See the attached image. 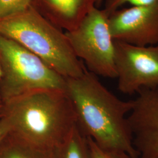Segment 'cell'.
<instances>
[{
    "label": "cell",
    "mask_w": 158,
    "mask_h": 158,
    "mask_svg": "<svg viewBox=\"0 0 158 158\" xmlns=\"http://www.w3.org/2000/svg\"><path fill=\"white\" fill-rule=\"evenodd\" d=\"M64 91L85 135L102 149L138 158L127 118L132 100H120L87 69L80 77L66 78Z\"/></svg>",
    "instance_id": "obj_1"
},
{
    "label": "cell",
    "mask_w": 158,
    "mask_h": 158,
    "mask_svg": "<svg viewBox=\"0 0 158 158\" xmlns=\"http://www.w3.org/2000/svg\"><path fill=\"white\" fill-rule=\"evenodd\" d=\"M0 119L9 134L35 146L54 151L77 124L64 91H32L3 104Z\"/></svg>",
    "instance_id": "obj_2"
},
{
    "label": "cell",
    "mask_w": 158,
    "mask_h": 158,
    "mask_svg": "<svg viewBox=\"0 0 158 158\" xmlns=\"http://www.w3.org/2000/svg\"><path fill=\"white\" fill-rule=\"evenodd\" d=\"M0 36L17 42L66 78L80 77L86 69L75 55L65 33L31 6L0 18Z\"/></svg>",
    "instance_id": "obj_3"
},
{
    "label": "cell",
    "mask_w": 158,
    "mask_h": 158,
    "mask_svg": "<svg viewBox=\"0 0 158 158\" xmlns=\"http://www.w3.org/2000/svg\"><path fill=\"white\" fill-rule=\"evenodd\" d=\"M2 103L35 91H64L66 77L17 42L0 36Z\"/></svg>",
    "instance_id": "obj_4"
},
{
    "label": "cell",
    "mask_w": 158,
    "mask_h": 158,
    "mask_svg": "<svg viewBox=\"0 0 158 158\" xmlns=\"http://www.w3.org/2000/svg\"><path fill=\"white\" fill-rule=\"evenodd\" d=\"M107 15L94 6L79 26L65 34L75 55L96 76L115 78L114 40Z\"/></svg>",
    "instance_id": "obj_5"
},
{
    "label": "cell",
    "mask_w": 158,
    "mask_h": 158,
    "mask_svg": "<svg viewBox=\"0 0 158 158\" xmlns=\"http://www.w3.org/2000/svg\"><path fill=\"white\" fill-rule=\"evenodd\" d=\"M115 65L120 92L132 95L158 88V44L139 46L114 40Z\"/></svg>",
    "instance_id": "obj_6"
},
{
    "label": "cell",
    "mask_w": 158,
    "mask_h": 158,
    "mask_svg": "<svg viewBox=\"0 0 158 158\" xmlns=\"http://www.w3.org/2000/svg\"><path fill=\"white\" fill-rule=\"evenodd\" d=\"M128 115L138 158H158V88L142 89Z\"/></svg>",
    "instance_id": "obj_7"
},
{
    "label": "cell",
    "mask_w": 158,
    "mask_h": 158,
    "mask_svg": "<svg viewBox=\"0 0 158 158\" xmlns=\"http://www.w3.org/2000/svg\"><path fill=\"white\" fill-rule=\"evenodd\" d=\"M108 22L114 40L139 46L158 44V3L117 10Z\"/></svg>",
    "instance_id": "obj_8"
},
{
    "label": "cell",
    "mask_w": 158,
    "mask_h": 158,
    "mask_svg": "<svg viewBox=\"0 0 158 158\" xmlns=\"http://www.w3.org/2000/svg\"><path fill=\"white\" fill-rule=\"evenodd\" d=\"M96 0H32L31 5L58 28L68 31L79 26Z\"/></svg>",
    "instance_id": "obj_9"
},
{
    "label": "cell",
    "mask_w": 158,
    "mask_h": 158,
    "mask_svg": "<svg viewBox=\"0 0 158 158\" xmlns=\"http://www.w3.org/2000/svg\"><path fill=\"white\" fill-rule=\"evenodd\" d=\"M54 151L35 146L9 134L0 142V158H55Z\"/></svg>",
    "instance_id": "obj_10"
},
{
    "label": "cell",
    "mask_w": 158,
    "mask_h": 158,
    "mask_svg": "<svg viewBox=\"0 0 158 158\" xmlns=\"http://www.w3.org/2000/svg\"><path fill=\"white\" fill-rule=\"evenodd\" d=\"M55 158H92L88 138L77 124L54 151Z\"/></svg>",
    "instance_id": "obj_11"
},
{
    "label": "cell",
    "mask_w": 158,
    "mask_h": 158,
    "mask_svg": "<svg viewBox=\"0 0 158 158\" xmlns=\"http://www.w3.org/2000/svg\"><path fill=\"white\" fill-rule=\"evenodd\" d=\"M158 3V0H106L103 11L108 17L121 6L128 4L132 6H145Z\"/></svg>",
    "instance_id": "obj_12"
},
{
    "label": "cell",
    "mask_w": 158,
    "mask_h": 158,
    "mask_svg": "<svg viewBox=\"0 0 158 158\" xmlns=\"http://www.w3.org/2000/svg\"><path fill=\"white\" fill-rule=\"evenodd\" d=\"M31 1L32 0H0V18L23 11L31 6Z\"/></svg>",
    "instance_id": "obj_13"
},
{
    "label": "cell",
    "mask_w": 158,
    "mask_h": 158,
    "mask_svg": "<svg viewBox=\"0 0 158 158\" xmlns=\"http://www.w3.org/2000/svg\"><path fill=\"white\" fill-rule=\"evenodd\" d=\"M92 158H132L126 153L109 151L97 145L90 138L87 137Z\"/></svg>",
    "instance_id": "obj_14"
},
{
    "label": "cell",
    "mask_w": 158,
    "mask_h": 158,
    "mask_svg": "<svg viewBox=\"0 0 158 158\" xmlns=\"http://www.w3.org/2000/svg\"><path fill=\"white\" fill-rule=\"evenodd\" d=\"M8 133V130L5 123L0 119V142Z\"/></svg>",
    "instance_id": "obj_15"
},
{
    "label": "cell",
    "mask_w": 158,
    "mask_h": 158,
    "mask_svg": "<svg viewBox=\"0 0 158 158\" xmlns=\"http://www.w3.org/2000/svg\"><path fill=\"white\" fill-rule=\"evenodd\" d=\"M103 0H96V6L97 8L100 7V6L102 5V2Z\"/></svg>",
    "instance_id": "obj_16"
},
{
    "label": "cell",
    "mask_w": 158,
    "mask_h": 158,
    "mask_svg": "<svg viewBox=\"0 0 158 158\" xmlns=\"http://www.w3.org/2000/svg\"><path fill=\"white\" fill-rule=\"evenodd\" d=\"M2 106H3V103H2V102L0 99V113H1V109L2 108Z\"/></svg>",
    "instance_id": "obj_17"
},
{
    "label": "cell",
    "mask_w": 158,
    "mask_h": 158,
    "mask_svg": "<svg viewBox=\"0 0 158 158\" xmlns=\"http://www.w3.org/2000/svg\"><path fill=\"white\" fill-rule=\"evenodd\" d=\"M1 67H0V77H1Z\"/></svg>",
    "instance_id": "obj_18"
}]
</instances>
